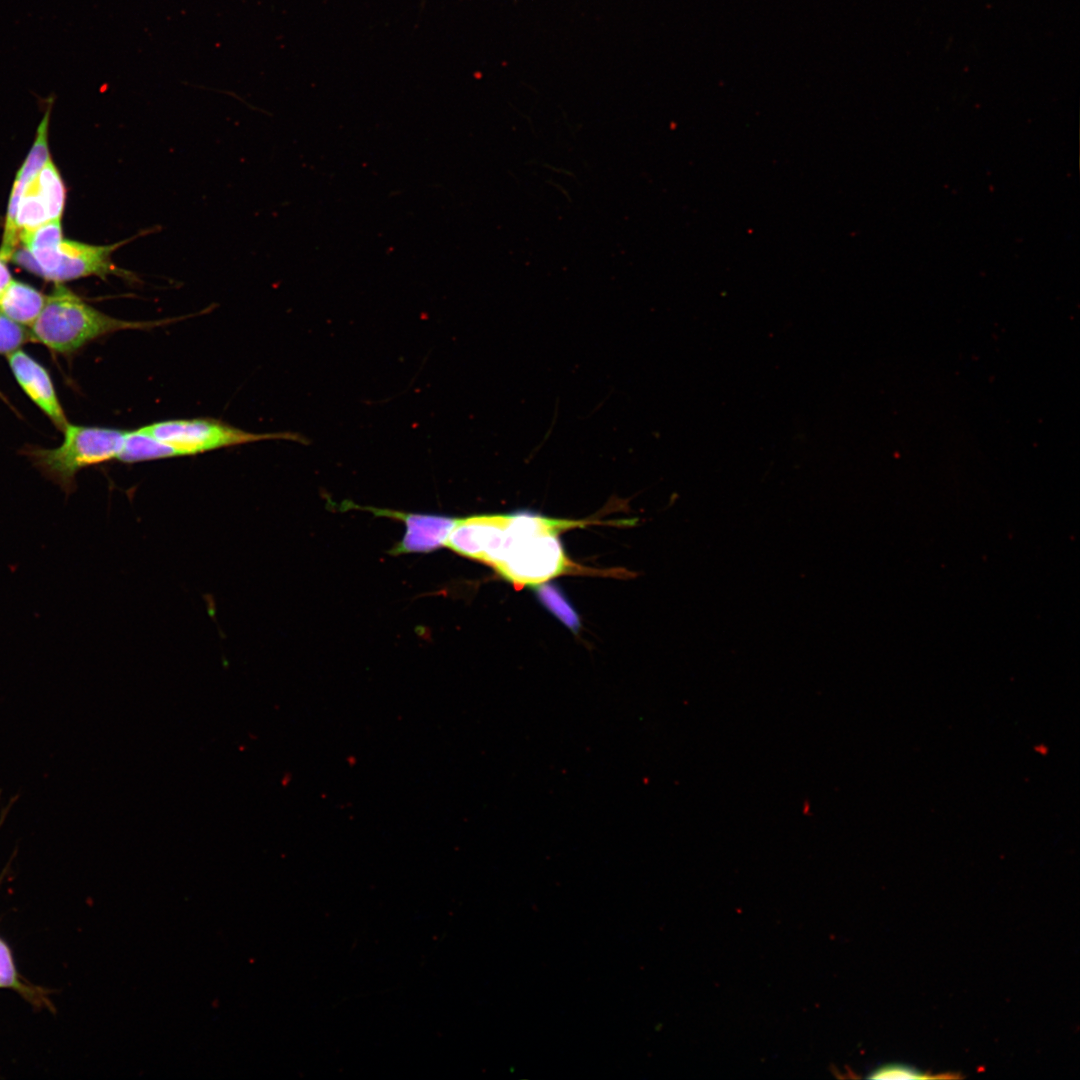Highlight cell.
<instances>
[{"instance_id": "ba28073f", "label": "cell", "mask_w": 1080, "mask_h": 1080, "mask_svg": "<svg viewBox=\"0 0 1080 1080\" xmlns=\"http://www.w3.org/2000/svg\"><path fill=\"white\" fill-rule=\"evenodd\" d=\"M46 297L33 287L15 280L0 292V311L20 325L32 326Z\"/></svg>"}, {"instance_id": "7a4b0ae2", "label": "cell", "mask_w": 1080, "mask_h": 1080, "mask_svg": "<svg viewBox=\"0 0 1080 1080\" xmlns=\"http://www.w3.org/2000/svg\"><path fill=\"white\" fill-rule=\"evenodd\" d=\"M167 321H126L106 315L57 284L31 326L32 341L52 350L73 352L100 336L127 329H147Z\"/></svg>"}, {"instance_id": "52a82bcc", "label": "cell", "mask_w": 1080, "mask_h": 1080, "mask_svg": "<svg viewBox=\"0 0 1080 1080\" xmlns=\"http://www.w3.org/2000/svg\"><path fill=\"white\" fill-rule=\"evenodd\" d=\"M11 370L28 396L62 430L68 424L47 371L21 350L8 354Z\"/></svg>"}, {"instance_id": "9a60e30c", "label": "cell", "mask_w": 1080, "mask_h": 1080, "mask_svg": "<svg viewBox=\"0 0 1080 1080\" xmlns=\"http://www.w3.org/2000/svg\"><path fill=\"white\" fill-rule=\"evenodd\" d=\"M938 1076H932L916 1069L913 1066L902 1063H888L877 1067L869 1074L868 1078L872 1079H898V1078H935Z\"/></svg>"}, {"instance_id": "30bf717a", "label": "cell", "mask_w": 1080, "mask_h": 1080, "mask_svg": "<svg viewBox=\"0 0 1080 1080\" xmlns=\"http://www.w3.org/2000/svg\"><path fill=\"white\" fill-rule=\"evenodd\" d=\"M49 220L46 201L32 179L26 185L18 205L16 216L18 238L20 234L30 232Z\"/></svg>"}, {"instance_id": "6da1fadb", "label": "cell", "mask_w": 1080, "mask_h": 1080, "mask_svg": "<svg viewBox=\"0 0 1080 1080\" xmlns=\"http://www.w3.org/2000/svg\"><path fill=\"white\" fill-rule=\"evenodd\" d=\"M558 519L528 511L506 515L500 557L493 567L516 586L545 583L567 572L570 562L565 555Z\"/></svg>"}, {"instance_id": "8992f818", "label": "cell", "mask_w": 1080, "mask_h": 1080, "mask_svg": "<svg viewBox=\"0 0 1080 1080\" xmlns=\"http://www.w3.org/2000/svg\"><path fill=\"white\" fill-rule=\"evenodd\" d=\"M377 515L402 520L406 525L403 539L392 549L393 554L431 552L445 546L457 518L441 515L412 514L367 508Z\"/></svg>"}, {"instance_id": "8fae6325", "label": "cell", "mask_w": 1080, "mask_h": 1080, "mask_svg": "<svg viewBox=\"0 0 1080 1080\" xmlns=\"http://www.w3.org/2000/svg\"><path fill=\"white\" fill-rule=\"evenodd\" d=\"M40 194L44 197L50 220L60 219L65 201V189L60 174L49 159L33 178Z\"/></svg>"}, {"instance_id": "2e32d148", "label": "cell", "mask_w": 1080, "mask_h": 1080, "mask_svg": "<svg viewBox=\"0 0 1080 1080\" xmlns=\"http://www.w3.org/2000/svg\"><path fill=\"white\" fill-rule=\"evenodd\" d=\"M0 988H14L24 990L18 981L13 959L7 945L0 939Z\"/></svg>"}, {"instance_id": "9c48e42d", "label": "cell", "mask_w": 1080, "mask_h": 1080, "mask_svg": "<svg viewBox=\"0 0 1080 1080\" xmlns=\"http://www.w3.org/2000/svg\"><path fill=\"white\" fill-rule=\"evenodd\" d=\"M178 456V453L171 446L139 428L134 431H126L117 459L125 463H134Z\"/></svg>"}, {"instance_id": "e0dca14e", "label": "cell", "mask_w": 1080, "mask_h": 1080, "mask_svg": "<svg viewBox=\"0 0 1080 1080\" xmlns=\"http://www.w3.org/2000/svg\"><path fill=\"white\" fill-rule=\"evenodd\" d=\"M11 280L12 279L9 270L5 266L4 262L0 260V292H2V290L9 284Z\"/></svg>"}, {"instance_id": "5b68a950", "label": "cell", "mask_w": 1080, "mask_h": 1080, "mask_svg": "<svg viewBox=\"0 0 1080 1080\" xmlns=\"http://www.w3.org/2000/svg\"><path fill=\"white\" fill-rule=\"evenodd\" d=\"M171 446L179 456L196 455L216 449L270 439L298 440L290 433H253L210 419H177L140 428Z\"/></svg>"}, {"instance_id": "277c9868", "label": "cell", "mask_w": 1080, "mask_h": 1080, "mask_svg": "<svg viewBox=\"0 0 1080 1080\" xmlns=\"http://www.w3.org/2000/svg\"><path fill=\"white\" fill-rule=\"evenodd\" d=\"M62 445L55 449H38L34 458L47 477L71 492L76 473L90 465L116 458L121 451L126 431L67 424Z\"/></svg>"}, {"instance_id": "4fadbf2b", "label": "cell", "mask_w": 1080, "mask_h": 1080, "mask_svg": "<svg viewBox=\"0 0 1080 1080\" xmlns=\"http://www.w3.org/2000/svg\"><path fill=\"white\" fill-rule=\"evenodd\" d=\"M19 240L29 250L59 245L63 240L60 219L49 220L30 232L20 234Z\"/></svg>"}, {"instance_id": "7c38bea8", "label": "cell", "mask_w": 1080, "mask_h": 1080, "mask_svg": "<svg viewBox=\"0 0 1080 1080\" xmlns=\"http://www.w3.org/2000/svg\"><path fill=\"white\" fill-rule=\"evenodd\" d=\"M536 595L543 606L574 632L580 627V620L574 607L556 585L542 583L537 585Z\"/></svg>"}, {"instance_id": "3957f363", "label": "cell", "mask_w": 1080, "mask_h": 1080, "mask_svg": "<svg viewBox=\"0 0 1080 1080\" xmlns=\"http://www.w3.org/2000/svg\"><path fill=\"white\" fill-rule=\"evenodd\" d=\"M136 237L109 245L62 240L59 245L50 248L29 250L24 246L15 250L10 260L35 275L57 283L92 275L101 278L115 275L131 280L135 276L116 266L112 254Z\"/></svg>"}, {"instance_id": "5bb4252c", "label": "cell", "mask_w": 1080, "mask_h": 1080, "mask_svg": "<svg viewBox=\"0 0 1080 1080\" xmlns=\"http://www.w3.org/2000/svg\"><path fill=\"white\" fill-rule=\"evenodd\" d=\"M32 341L30 331L0 311V354H9Z\"/></svg>"}]
</instances>
